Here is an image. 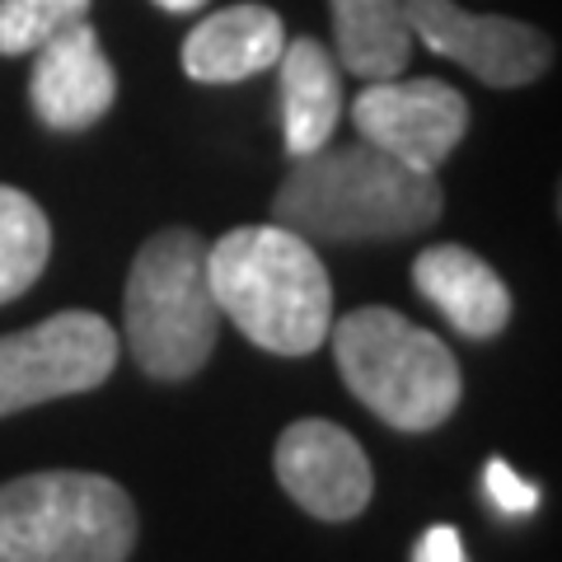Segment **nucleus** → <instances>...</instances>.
<instances>
[{"label":"nucleus","mask_w":562,"mask_h":562,"mask_svg":"<svg viewBox=\"0 0 562 562\" xmlns=\"http://www.w3.org/2000/svg\"><path fill=\"white\" fill-rule=\"evenodd\" d=\"M113 99H117V70L103 57V43L90 20L66 24L43 47H33L29 103L43 127L85 132L113 109Z\"/></svg>","instance_id":"9d476101"},{"label":"nucleus","mask_w":562,"mask_h":562,"mask_svg":"<svg viewBox=\"0 0 562 562\" xmlns=\"http://www.w3.org/2000/svg\"><path fill=\"white\" fill-rule=\"evenodd\" d=\"M90 14V0H0V57H24Z\"/></svg>","instance_id":"dca6fc26"},{"label":"nucleus","mask_w":562,"mask_h":562,"mask_svg":"<svg viewBox=\"0 0 562 562\" xmlns=\"http://www.w3.org/2000/svg\"><path fill=\"white\" fill-rule=\"evenodd\" d=\"M136 506L103 473L47 469L0 483V562H127Z\"/></svg>","instance_id":"39448f33"},{"label":"nucleus","mask_w":562,"mask_h":562,"mask_svg":"<svg viewBox=\"0 0 562 562\" xmlns=\"http://www.w3.org/2000/svg\"><path fill=\"white\" fill-rule=\"evenodd\" d=\"M281 47H286V29H281L277 10L225 5L183 38V70L198 85H235L277 66Z\"/></svg>","instance_id":"f8f14e48"},{"label":"nucleus","mask_w":562,"mask_h":562,"mask_svg":"<svg viewBox=\"0 0 562 562\" xmlns=\"http://www.w3.org/2000/svg\"><path fill=\"white\" fill-rule=\"evenodd\" d=\"M52 254V225L43 206L20 188L0 183V305L20 295L43 277Z\"/></svg>","instance_id":"2eb2a0df"},{"label":"nucleus","mask_w":562,"mask_h":562,"mask_svg":"<svg viewBox=\"0 0 562 562\" xmlns=\"http://www.w3.org/2000/svg\"><path fill=\"white\" fill-rule=\"evenodd\" d=\"M221 319L272 357H310L333 328V281L305 235L286 225H239L206 249Z\"/></svg>","instance_id":"f03ea898"},{"label":"nucleus","mask_w":562,"mask_h":562,"mask_svg":"<svg viewBox=\"0 0 562 562\" xmlns=\"http://www.w3.org/2000/svg\"><path fill=\"white\" fill-rule=\"evenodd\" d=\"M357 136L417 173H436L469 132V99L446 80H366L351 103Z\"/></svg>","instance_id":"0eeeda50"},{"label":"nucleus","mask_w":562,"mask_h":562,"mask_svg":"<svg viewBox=\"0 0 562 562\" xmlns=\"http://www.w3.org/2000/svg\"><path fill=\"white\" fill-rule=\"evenodd\" d=\"M122 338L90 310H61L52 319L0 338V417L52 398L90 394L113 375Z\"/></svg>","instance_id":"423d86ee"},{"label":"nucleus","mask_w":562,"mask_h":562,"mask_svg":"<svg viewBox=\"0 0 562 562\" xmlns=\"http://www.w3.org/2000/svg\"><path fill=\"white\" fill-rule=\"evenodd\" d=\"M342 384L394 431H436L460 408L464 375L431 328L398 310L366 305L328 328Z\"/></svg>","instance_id":"20e7f679"},{"label":"nucleus","mask_w":562,"mask_h":562,"mask_svg":"<svg viewBox=\"0 0 562 562\" xmlns=\"http://www.w3.org/2000/svg\"><path fill=\"white\" fill-rule=\"evenodd\" d=\"M413 286L427 305L446 314L454 333H464L473 342H487L512 324V291L464 244H431L413 262Z\"/></svg>","instance_id":"9b49d317"},{"label":"nucleus","mask_w":562,"mask_h":562,"mask_svg":"<svg viewBox=\"0 0 562 562\" xmlns=\"http://www.w3.org/2000/svg\"><path fill=\"white\" fill-rule=\"evenodd\" d=\"M333 10V57L357 80H394L413 61V29L403 0H328Z\"/></svg>","instance_id":"4468645a"},{"label":"nucleus","mask_w":562,"mask_h":562,"mask_svg":"<svg viewBox=\"0 0 562 562\" xmlns=\"http://www.w3.org/2000/svg\"><path fill=\"white\" fill-rule=\"evenodd\" d=\"M483 492H487V502L497 506L502 516H530L535 506H539V483H530V479H520V473L506 464V460H492L487 469H483Z\"/></svg>","instance_id":"f3484780"},{"label":"nucleus","mask_w":562,"mask_h":562,"mask_svg":"<svg viewBox=\"0 0 562 562\" xmlns=\"http://www.w3.org/2000/svg\"><path fill=\"white\" fill-rule=\"evenodd\" d=\"M221 338V310L206 281V244L188 225L140 244L122 295V342L150 380H192Z\"/></svg>","instance_id":"7ed1b4c3"},{"label":"nucleus","mask_w":562,"mask_h":562,"mask_svg":"<svg viewBox=\"0 0 562 562\" xmlns=\"http://www.w3.org/2000/svg\"><path fill=\"white\" fill-rule=\"evenodd\" d=\"M277 483L286 497L310 512L314 520H351L371 506V460H366L361 441L338 422L301 417L281 431L272 450Z\"/></svg>","instance_id":"1a4fd4ad"},{"label":"nucleus","mask_w":562,"mask_h":562,"mask_svg":"<svg viewBox=\"0 0 562 562\" xmlns=\"http://www.w3.org/2000/svg\"><path fill=\"white\" fill-rule=\"evenodd\" d=\"M403 14L422 47L464 66L492 90L535 85L553 66V43L506 14H469L454 0H403Z\"/></svg>","instance_id":"6e6552de"},{"label":"nucleus","mask_w":562,"mask_h":562,"mask_svg":"<svg viewBox=\"0 0 562 562\" xmlns=\"http://www.w3.org/2000/svg\"><path fill=\"white\" fill-rule=\"evenodd\" d=\"M446 192L436 173H417L371 140L319 146L301 155L272 198L277 225L310 244H375L408 239L441 221Z\"/></svg>","instance_id":"f257e3e1"},{"label":"nucleus","mask_w":562,"mask_h":562,"mask_svg":"<svg viewBox=\"0 0 562 562\" xmlns=\"http://www.w3.org/2000/svg\"><path fill=\"white\" fill-rule=\"evenodd\" d=\"M281 132H286V155L319 150L338 132L342 117V76H338V57L314 38H295L281 47Z\"/></svg>","instance_id":"ddd939ff"},{"label":"nucleus","mask_w":562,"mask_h":562,"mask_svg":"<svg viewBox=\"0 0 562 562\" xmlns=\"http://www.w3.org/2000/svg\"><path fill=\"white\" fill-rule=\"evenodd\" d=\"M413 562H469L460 530H454V525H431V530L417 539Z\"/></svg>","instance_id":"a211bd4d"},{"label":"nucleus","mask_w":562,"mask_h":562,"mask_svg":"<svg viewBox=\"0 0 562 562\" xmlns=\"http://www.w3.org/2000/svg\"><path fill=\"white\" fill-rule=\"evenodd\" d=\"M155 5L169 14H192V10H206V0H155Z\"/></svg>","instance_id":"6ab92c4d"}]
</instances>
